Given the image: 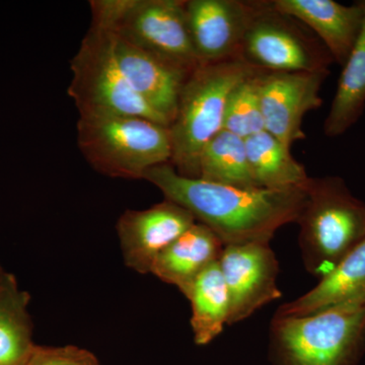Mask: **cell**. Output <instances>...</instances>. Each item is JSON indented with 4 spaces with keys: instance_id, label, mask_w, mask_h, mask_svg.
I'll list each match as a JSON object with an SVG mask.
<instances>
[{
    "instance_id": "obj_1",
    "label": "cell",
    "mask_w": 365,
    "mask_h": 365,
    "mask_svg": "<svg viewBox=\"0 0 365 365\" xmlns=\"http://www.w3.org/2000/svg\"><path fill=\"white\" fill-rule=\"evenodd\" d=\"M144 180L158 187L165 199L190 211L225 246L270 242L283 225L297 223L307 202L304 185L239 188L182 176L170 163L151 168Z\"/></svg>"
},
{
    "instance_id": "obj_2",
    "label": "cell",
    "mask_w": 365,
    "mask_h": 365,
    "mask_svg": "<svg viewBox=\"0 0 365 365\" xmlns=\"http://www.w3.org/2000/svg\"><path fill=\"white\" fill-rule=\"evenodd\" d=\"M259 71L240 57H234L203 62L190 73L169 126L172 143L170 163L178 174L199 177L201 153L223 129L230 93L242 81Z\"/></svg>"
},
{
    "instance_id": "obj_3",
    "label": "cell",
    "mask_w": 365,
    "mask_h": 365,
    "mask_svg": "<svg viewBox=\"0 0 365 365\" xmlns=\"http://www.w3.org/2000/svg\"><path fill=\"white\" fill-rule=\"evenodd\" d=\"M304 190L300 252L307 272L322 279L365 240V204L339 177H309Z\"/></svg>"
},
{
    "instance_id": "obj_4",
    "label": "cell",
    "mask_w": 365,
    "mask_h": 365,
    "mask_svg": "<svg viewBox=\"0 0 365 365\" xmlns=\"http://www.w3.org/2000/svg\"><path fill=\"white\" fill-rule=\"evenodd\" d=\"M275 365H355L365 350V299L302 317H274Z\"/></svg>"
},
{
    "instance_id": "obj_5",
    "label": "cell",
    "mask_w": 365,
    "mask_h": 365,
    "mask_svg": "<svg viewBox=\"0 0 365 365\" xmlns=\"http://www.w3.org/2000/svg\"><path fill=\"white\" fill-rule=\"evenodd\" d=\"M78 144L86 162L111 178L144 179L172 158L169 127L143 117H79Z\"/></svg>"
},
{
    "instance_id": "obj_6",
    "label": "cell",
    "mask_w": 365,
    "mask_h": 365,
    "mask_svg": "<svg viewBox=\"0 0 365 365\" xmlns=\"http://www.w3.org/2000/svg\"><path fill=\"white\" fill-rule=\"evenodd\" d=\"M71 72L68 95L79 117L137 116L169 127L122 76L102 31H88L71 60Z\"/></svg>"
},
{
    "instance_id": "obj_7",
    "label": "cell",
    "mask_w": 365,
    "mask_h": 365,
    "mask_svg": "<svg viewBox=\"0 0 365 365\" xmlns=\"http://www.w3.org/2000/svg\"><path fill=\"white\" fill-rule=\"evenodd\" d=\"M240 58L260 71H330L334 60L307 26L278 13L270 0L260 6L242 40Z\"/></svg>"
},
{
    "instance_id": "obj_8",
    "label": "cell",
    "mask_w": 365,
    "mask_h": 365,
    "mask_svg": "<svg viewBox=\"0 0 365 365\" xmlns=\"http://www.w3.org/2000/svg\"><path fill=\"white\" fill-rule=\"evenodd\" d=\"M107 32L188 73L202 63L192 44L186 0H127L121 16Z\"/></svg>"
},
{
    "instance_id": "obj_9",
    "label": "cell",
    "mask_w": 365,
    "mask_h": 365,
    "mask_svg": "<svg viewBox=\"0 0 365 365\" xmlns=\"http://www.w3.org/2000/svg\"><path fill=\"white\" fill-rule=\"evenodd\" d=\"M330 71L271 72L257 74L265 131L292 150L306 139L302 121L323 104L319 91Z\"/></svg>"
},
{
    "instance_id": "obj_10",
    "label": "cell",
    "mask_w": 365,
    "mask_h": 365,
    "mask_svg": "<svg viewBox=\"0 0 365 365\" xmlns=\"http://www.w3.org/2000/svg\"><path fill=\"white\" fill-rule=\"evenodd\" d=\"M218 264L230 295L227 325L244 321L280 299L279 266L269 242L225 246Z\"/></svg>"
},
{
    "instance_id": "obj_11",
    "label": "cell",
    "mask_w": 365,
    "mask_h": 365,
    "mask_svg": "<svg viewBox=\"0 0 365 365\" xmlns=\"http://www.w3.org/2000/svg\"><path fill=\"white\" fill-rule=\"evenodd\" d=\"M196 222L186 208L165 199L145 210H127L117 222L125 264L151 273L158 257Z\"/></svg>"
},
{
    "instance_id": "obj_12",
    "label": "cell",
    "mask_w": 365,
    "mask_h": 365,
    "mask_svg": "<svg viewBox=\"0 0 365 365\" xmlns=\"http://www.w3.org/2000/svg\"><path fill=\"white\" fill-rule=\"evenodd\" d=\"M259 6V0H187L190 36L199 60L203 63L239 57Z\"/></svg>"
},
{
    "instance_id": "obj_13",
    "label": "cell",
    "mask_w": 365,
    "mask_h": 365,
    "mask_svg": "<svg viewBox=\"0 0 365 365\" xmlns=\"http://www.w3.org/2000/svg\"><path fill=\"white\" fill-rule=\"evenodd\" d=\"M100 31L105 34L113 58L127 83L169 122L170 126L176 115L182 86L190 73L127 42L116 34Z\"/></svg>"
},
{
    "instance_id": "obj_14",
    "label": "cell",
    "mask_w": 365,
    "mask_h": 365,
    "mask_svg": "<svg viewBox=\"0 0 365 365\" xmlns=\"http://www.w3.org/2000/svg\"><path fill=\"white\" fill-rule=\"evenodd\" d=\"M278 13L300 21L312 31L334 62L343 66L359 39L364 21L361 0L344 6L334 0H270Z\"/></svg>"
},
{
    "instance_id": "obj_15",
    "label": "cell",
    "mask_w": 365,
    "mask_h": 365,
    "mask_svg": "<svg viewBox=\"0 0 365 365\" xmlns=\"http://www.w3.org/2000/svg\"><path fill=\"white\" fill-rule=\"evenodd\" d=\"M223 248L210 228L196 222L158 257L151 273L185 295L203 271L220 261Z\"/></svg>"
},
{
    "instance_id": "obj_16",
    "label": "cell",
    "mask_w": 365,
    "mask_h": 365,
    "mask_svg": "<svg viewBox=\"0 0 365 365\" xmlns=\"http://www.w3.org/2000/svg\"><path fill=\"white\" fill-rule=\"evenodd\" d=\"M359 299H365V240L319 279L316 287L283 304L275 316H307Z\"/></svg>"
},
{
    "instance_id": "obj_17",
    "label": "cell",
    "mask_w": 365,
    "mask_h": 365,
    "mask_svg": "<svg viewBox=\"0 0 365 365\" xmlns=\"http://www.w3.org/2000/svg\"><path fill=\"white\" fill-rule=\"evenodd\" d=\"M364 21L359 39L346 60L338 81L337 91L324 123L328 137L343 135L356 123L365 109V0Z\"/></svg>"
},
{
    "instance_id": "obj_18",
    "label": "cell",
    "mask_w": 365,
    "mask_h": 365,
    "mask_svg": "<svg viewBox=\"0 0 365 365\" xmlns=\"http://www.w3.org/2000/svg\"><path fill=\"white\" fill-rule=\"evenodd\" d=\"M246 148L252 177L259 188H294L309 180L304 165L292 157V150L269 132L248 137Z\"/></svg>"
},
{
    "instance_id": "obj_19",
    "label": "cell",
    "mask_w": 365,
    "mask_h": 365,
    "mask_svg": "<svg viewBox=\"0 0 365 365\" xmlns=\"http://www.w3.org/2000/svg\"><path fill=\"white\" fill-rule=\"evenodd\" d=\"M185 297L191 302L194 341L207 345L222 334L230 318V295L218 262L199 275Z\"/></svg>"
},
{
    "instance_id": "obj_20",
    "label": "cell",
    "mask_w": 365,
    "mask_h": 365,
    "mask_svg": "<svg viewBox=\"0 0 365 365\" xmlns=\"http://www.w3.org/2000/svg\"><path fill=\"white\" fill-rule=\"evenodd\" d=\"M198 178L227 186L259 188L250 170L246 139L225 129L204 146Z\"/></svg>"
},
{
    "instance_id": "obj_21",
    "label": "cell",
    "mask_w": 365,
    "mask_h": 365,
    "mask_svg": "<svg viewBox=\"0 0 365 365\" xmlns=\"http://www.w3.org/2000/svg\"><path fill=\"white\" fill-rule=\"evenodd\" d=\"M28 297L14 285L0 288V365H26L36 346L26 314Z\"/></svg>"
},
{
    "instance_id": "obj_22",
    "label": "cell",
    "mask_w": 365,
    "mask_h": 365,
    "mask_svg": "<svg viewBox=\"0 0 365 365\" xmlns=\"http://www.w3.org/2000/svg\"><path fill=\"white\" fill-rule=\"evenodd\" d=\"M259 72L232 91L225 109L223 129L244 139L265 131L257 83Z\"/></svg>"
},
{
    "instance_id": "obj_23",
    "label": "cell",
    "mask_w": 365,
    "mask_h": 365,
    "mask_svg": "<svg viewBox=\"0 0 365 365\" xmlns=\"http://www.w3.org/2000/svg\"><path fill=\"white\" fill-rule=\"evenodd\" d=\"M26 365H102L93 353L76 346H36Z\"/></svg>"
},
{
    "instance_id": "obj_24",
    "label": "cell",
    "mask_w": 365,
    "mask_h": 365,
    "mask_svg": "<svg viewBox=\"0 0 365 365\" xmlns=\"http://www.w3.org/2000/svg\"><path fill=\"white\" fill-rule=\"evenodd\" d=\"M6 284V283H0V288H1L2 287H4V285Z\"/></svg>"
}]
</instances>
